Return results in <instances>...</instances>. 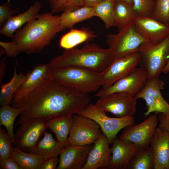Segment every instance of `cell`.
<instances>
[{
    "instance_id": "6da1fadb",
    "label": "cell",
    "mask_w": 169,
    "mask_h": 169,
    "mask_svg": "<svg viewBox=\"0 0 169 169\" xmlns=\"http://www.w3.org/2000/svg\"><path fill=\"white\" fill-rule=\"evenodd\" d=\"M89 94L80 93L51 79L37 88L15 104L23 111L15 123L39 118L47 121L63 116H72L90 103Z\"/></svg>"
},
{
    "instance_id": "7a4b0ae2",
    "label": "cell",
    "mask_w": 169,
    "mask_h": 169,
    "mask_svg": "<svg viewBox=\"0 0 169 169\" xmlns=\"http://www.w3.org/2000/svg\"><path fill=\"white\" fill-rule=\"evenodd\" d=\"M65 29L60 24V16L51 12L40 14L13 34L12 39L18 45L17 55L23 52L28 54L40 53L51 44L58 33Z\"/></svg>"
},
{
    "instance_id": "3957f363",
    "label": "cell",
    "mask_w": 169,
    "mask_h": 169,
    "mask_svg": "<svg viewBox=\"0 0 169 169\" xmlns=\"http://www.w3.org/2000/svg\"><path fill=\"white\" fill-rule=\"evenodd\" d=\"M115 58L109 48L104 49L89 43L80 48L66 50L51 59L48 64L51 68L74 67L101 72Z\"/></svg>"
},
{
    "instance_id": "277c9868",
    "label": "cell",
    "mask_w": 169,
    "mask_h": 169,
    "mask_svg": "<svg viewBox=\"0 0 169 169\" xmlns=\"http://www.w3.org/2000/svg\"><path fill=\"white\" fill-rule=\"evenodd\" d=\"M51 79L85 94L96 92L101 86L100 72L74 68H51Z\"/></svg>"
},
{
    "instance_id": "5b68a950",
    "label": "cell",
    "mask_w": 169,
    "mask_h": 169,
    "mask_svg": "<svg viewBox=\"0 0 169 169\" xmlns=\"http://www.w3.org/2000/svg\"><path fill=\"white\" fill-rule=\"evenodd\" d=\"M140 64L149 78L158 77L169 60V35L158 44L146 40L138 52Z\"/></svg>"
},
{
    "instance_id": "8992f818",
    "label": "cell",
    "mask_w": 169,
    "mask_h": 169,
    "mask_svg": "<svg viewBox=\"0 0 169 169\" xmlns=\"http://www.w3.org/2000/svg\"><path fill=\"white\" fill-rule=\"evenodd\" d=\"M146 40L136 30L132 22L118 33H110L107 36L108 48L115 58L138 52L141 44Z\"/></svg>"
},
{
    "instance_id": "52a82bcc",
    "label": "cell",
    "mask_w": 169,
    "mask_h": 169,
    "mask_svg": "<svg viewBox=\"0 0 169 169\" xmlns=\"http://www.w3.org/2000/svg\"><path fill=\"white\" fill-rule=\"evenodd\" d=\"M94 104L90 103L76 114L90 118L100 125L102 132L107 137L110 144L113 143L119 132L125 127L134 124L133 116L111 117Z\"/></svg>"
},
{
    "instance_id": "ba28073f",
    "label": "cell",
    "mask_w": 169,
    "mask_h": 169,
    "mask_svg": "<svg viewBox=\"0 0 169 169\" xmlns=\"http://www.w3.org/2000/svg\"><path fill=\"white\" fill-rule=\"evenodd\" d=\"M72 117L73 124L68 138L69 145L94 144L102 133L99 124L90 118L76 114Z\"/></svg>"
},
{
    "instance_id": "9c48e42d",
    "label": "cell",
    "mask_w": 169,
    "mask_h": 169,
    "mask_svg": "<svg viewBox=\"0 0 169 169\" xmlns=\"http://www.w3.org/2000/svg\"><path fill=\"white\" fill-rule=\"evenodd\" d=\"M148 78L143 68L141 66L137 67L128 75L110 86L102 88L95 96L99 98L112 93L122 92L135 97L144 87Z\"/></svg>"
},
{
    "instance_id": "30bf717a",
    "label": "cell",
    "mask_w": 169,
    "mask_h": 169,
    "mask_svg": "<svg viewBox=\"0 0 169 169\" xmlns=\"http://www.w3.org/2000/svg\"><path fill=\"white\" fill-rule=\"evenodd\" d=\"M137 99L122 92L116 93L99 97L95 105L117 117L133 116L136 111Z\"/></svg>"
},
{
    "instance_id": "8fae6325",
    "label": "cell",
    "mask_w": 169,
    "mask_h": 169,
    "mask_svg": "<svg viewBox=\"0 0 169 169\" xmlns=\"http://www.w3.org/2000/svg\"><path fill=\"white\" fill-rule=\"evenodd\" d=\"M164 84L158 77L148 78L142 90L135 97L142 98L146 102L147 110L144 115L146 116L152 113H169V104L162 96L161 90Z\"/></svg>"
},
{
    "instance_id": "7c38bea8",
    "label": "cell",
    "mask_w": 169,
    "mask_h": 169,
    "mask_svg": "<svg viewBox=\"0 0 169 169\" xmlns=\"http://www.w3.org/2000/svg\"><path fill=\"white\" fill-rule=\"evenodd\" d=\"M140 62L138 52L115 58L109 65L100 72L101 86L104 88L110 86L131 73L137 67Z\"/></svg>"
},
{
    "instance_id": "4fadbf2b",
    "label": "cell",
    "mask_w": 169,
    "mask_h": 169,
    "mask_svg": "<svg viewBox=\"0 0 169 169\" xmlns=\"http://www.w3.org/2000/svg\"><path fill=\"white\" fill-rule=\"evenodd\" d=\"M16 132L15 146L27 152L38 143L48 128L46 121L39 118L26 120L22 122Z\"/></svg>"
},
{
    "instance_id": "5bb4252c",
    "label": "cell",
    "mask_w": 169,
    "mask_h": 169,
    "mask_svg": "<svg viewBox=\"0 0 169 169\" xmlns=\"http://www.w3.org/2000/svg\"><path fill=\"white\" fill-rule=\"evenodd\" d=\"M158 124V116L156 114L150 115L138 125L134 124L124 128L120 139L139 147L149 146Z\"/></svg>"
},
{
    "instance_id": "9a60e30c",
    "label": "cell",
    "mask_w": 169,
    "mask_h": 169,
    "mask_svg": "<svg viewBox=\"0 0 169 169\" xmlns=\"http://www.w3.org/2000/svg\"><path fill=\"white\" fill-rule=\"evenodd\" d=\"M26 76L14 94L13 106L40 85L51 79V68L48 64L36 65Z\"/></svg>"
},
{
    "instance_id": "2e32d148",
    "label": "cell",
    "mask_w": 169,
    "mask_h": 169,
    "mask_svg": "<svg viewBox=\"0 0 169 169\" xmlns=\"http://www.w3.org/2000/svg\"><path fill=\"white\" fill-rule=\"evenodd\" d=\"M132 22L138 32L152 43H160L169 35V24L159 22L151 16L136 17Z\"/></svg>"
},
{
    "instance_id": "e0dca14e",
    "label": "cell",
    "mask_w": 169,
    "mask_h": 169,
    "mask_svg": "<svg viewBox=\"0 0 169 169\" xmlns=\"http://www.w3.org/2000/svg\"><path fill=\"white\" fill-rule=\"evenodd\" d=\"M93 144L69 145L63 149L59 155L57 169H83Z\"/></svg>"
},
{
    "instance_id": "ac0fdd59",
    "label": "cell",
    "mask_w": 169,
    "mask_h": 169,
    "mask_svg": "<svg viewBox=\"0 0 169 169\" xmlns=\"http://www.w3.org/2000/svg\"><path fill=\"white\" fill-rule=\"evenodd\" d=\"M108 139L102 132L94 143L83 169L109 168L111 153Z\"/></svg>"
},
{
    "instance_id": "d6986e66",
    "label": "cell",
    "mask_w": 169,
    "mask_h": 169,
    "mask_svg": "<svg viewBox=\"0 0 169 169\" xmlns=\"http://www.w3.org/2000/svg\"><path fill=\"white\" fill-rule=\"evenodd\" d=\"M154 153V169H169V134L157 127L150 145Z\"/></svg>"
},
{
    "instance_id": "ffe728a7",
    "label": "cell",
    "mask_w": 169,
    "mask_h": 169,
    "mask_svg": "<svg viewBox=\"0 0 169 169\" xmlns=\"http://www.w3.org/2000/svg\"><path fill=\"white\" fill-rule=\"evenodd\" d=\"M112 144L109 169H127L131 159L139 146L131 142L122 141L117 137Z\"/></svg>"
},
{
    "instance_id": "44dd1931",
    "label": "cell",
    "mask_w": 169,
    "mask_h": 169,
    "mask_svg": "<svg viewBox=\"0 0 169 169\" xmlns=\"http://www.w3.org/2000/svg\"><path fill=\"white\" fill-rule=\"evenodd\" d=\"M42 7L41 3L36 1L25 12L13 16L6 20L0 27V34L12 39L13 33L24 24L37 18Z\"/></svg>"
},
{
    "instance_id": "7402d4cb",
    "label": "cell",
    "mask_w": 169,
    "mask_h": 169,
    "mask_svg": "<svg viewBox=\"0 0 169 169\" xmlns=\"http://www.w3.org/2000/svg\"><path fill=\"white\" fill-rule=\"evenodd\" d=\"M48 128L55 135L57 141L64 148L69 145L68 136L73 124L72 116H63L46 121Z\"/></svg>"
},
{
    "instance_id": "603a6c76",
    "label": "cell",
    "mask_w": 169,
    "mask_h": 169,
    "mask_svg": "<svg viewBox=\"0 0 169 169\" xmlns=\"http://www.w3.org/2000/svg\"><path fill=\"white\" fill-rule=\"evenodd\" d=\"M97 36L94 31L87 28H72L61 38L59 46L68 50L75 48L83 43L90 41Z\"/></svg>"
},
{
    "instance_id": "cb8c5ba5",
    "label": "cell",
    "mask_w": 169,
    "mask_h": 169,
    "mask_svg": "<svg viewBox=\"0 0 169 169\" xmlns=\"http://www.w3.org/2000/svg\"><path fill=\"white\" fill-rule=\"evenodd\" d=\"M44 136L29 151L49 158L57 156L63 149L59 143L54 138L52 134L45 131Z\"/></svg>"
},
{
    "instance_id": "d4e9b609",
    "label": "cell",
    "mask_w": 169,
    "mask_h": 169,
    "mask_svg": "<svg viewBox=\"0 0 169 169\" xmlns=\"http://www.w3.org/2000/svg\"><path fill=\"white\" fill-rule=\"evenodd\" d=\"M10 156L17 162L21 169H40L42 163L49 158L34 153H28L13 146Z\"/></svg>"
},
{
    "instance_id": "484cf974",
    "label": "cell",
    "mask_w": 169,
    "mask_h": 169,
    "mask_svg": "<svg viewBox=\"0 0 169 169\" xmlns=\"http://www.w3.org/2000/svg\"><path fill=\"white\" fill-rule=\"evenodd\" d=\"M95 17L94 7L84 6L76 10L68 11L60 16L61 25L64 28H71L77 23Z\"/></svg>"
},
{
    "instance_id": "4316f807",
    "label": "cell",
    "mask_w": 169,
    "mask_h": 169,
    "mask_svg": "<svg viewBox=\"0 0 169 169\" xmlns=\"http://www.w3.org/2000/svg\"><path fill=\"white\" fill-rule=\"evenodd\" d=\"M154 162L151 146L139 147L131 159L127 169H154Z\"/></svg>"
},
{
    "instance_id": "83f0119b",
    "label": "cell",
    "mask_w": 169,
    "mask_h": 169,
    "mask_svg": "<svg viewBox=\"0 0 169 169\" xmlns=\"http://www.w3.org/2000/svg\"><path fill=\"white\" fill-rule=\"evenodd\" d=\"M17 61L14 67L13 76L7 83L1 86L0 105L1 106L9 105L13 95L26 76L22 72L18 73L17 72Z\"/></svg>"
},
{
    "instance_id": "f1b7e54d",
    "label": "cell",
    "mask_w": 169,
    "mask_h": 169,
    "mask_svg": "<svg viewBox=\"0 0 169 169\" xmlns=\"http://www.w3.org/2000/svg\"><path fill=\"white\" fill-rule=\"evenodd\" d=\"M132 6L125 2L115 0L114 26L117 27L120 30L137 17Z\"/></svg>"
},
{
    "instance_id": "f546056e",
    "label": "cell",
    "mask_w": 169,
    "mask_h": 169,
    "mask_svg": "<svg viewBox=\"0 0 169 169\" xmlns=\"http://www.w3.org/2000/svg\"><path fill=\"white\" fill-rule=\"evenodd\" d=\"M23 110V107H12L9 105L1 106L0 108V126L3 125L6 128L11 138L13 145L15 146L14 123L17 117Z\"/></svg>"
},
{
    "instance_id": "4dcf8cb0",
    "label": "cell",
    "mask_w": 169,
    "mask_h": 169,
    "mask_svg": "<svg viewBox=\"0 0 169 169\" xmlns=\"http://www.w3.org/2000/svg\"><path fill=\"white\" fill-rule=\"evenodd\" d=\"M115 0H103L94 7L95 17L100 18L106 28L114 26Z\"/></svg>"
},
{
    "instance_id": "1f68e13d",
    "label": "cell",
    "mask_w": 169,
    "mask_h": 169,
    "mask_svg": "<svg viewBox=\"0 0 169 169\" xmlns=\"http://www.w3.org/2000/svg\"><path fill=\"white\" fill-rule=\"evenodd\" d=\"M53 14L76 10L84 6V0H46Z\"/></svg>"
},
{
    "instance_id": "d6a6232c",
    "label": "cell",
    "mask_w": 169,
    "mask_h": 169,
    "mask_svg": "<svg viewBox=\"0 0 169 169\" xmlns=\"http://www.w3.org/2000/svg\"><path fill=\"white\" fill-rule=\"evenodd\" d=\"M150 16L159 22L169 24V0H155Z\"/></svg>"
},
{
    "instance_id": "836d02e7",
    "label": "cell",
    "mask_w": 169,
    "mask_h": 169,
    "mask_svg": "<svg viewBox=\"0 0 169 169\" xmlns=\"http://www.w3.org/2000/svg\"><path fill=\"white\" fill-rule=\"evenodd\" d=\"M155 0H132V8L137 17L150 16Z\"/></svg>"
},
{
    "instance_id": "e575fe53",
    "label": "cell",
    "mask_w": 169,
    "mask_h": 169,
    "mask_svg": "<svg viewBox=\"0 0 169 169\" xmlns=\"http://www.w3.org/2000/svg\"><path fill=\"white\" fill-rule=\"evenodd\" d=\"M12 144V139L9 134L0 126V159L10 156Z\"/></svg>"
},
{
    "instance_id": "d590c367",
    "label": "cell",
    "mask_w": 169,
    "mask_h": 169,
    "mask_svg": "<svg viewBox=\"0 0 169 169\" xmlns=\"http://www.w3.org/2000/svg\"><path fill=\"white\" fill-rule=\"evenodd\" d=\"M21 11L19 8L13 9L10 0L0 6V26L3 25L4 22L8 18L15 15Z\"/></svg>"
},
{
    "instance_id": "8d00e7d4",
    "label": "cell",
    "mask_w": 169,
    "mask_h": 169,
    "mask_svg": "<svg viewBox=\"0 0 169 169\" xmlns=\"http://www.w3.org/2000/svg\"><path fill=\"white\" fill-rule=\"evenodd\" d=\"M0 46L5 50L6 55L9 57H16L18 50V45L15 41L4 42L0 41Z\"/></svg>"
},
{
    "instance_id": "74e56055",
    "label": "cell",
    "mask_w": 169,
    "mask_h": 169,
    "mask_svg": "<svg viewBox=\"0 0 169 169\" xmlns=\"http://www.w3.org/2000/svg\"><path fill=\"white\" fill-rule=\"evenodd\" d=\"M0 169H21L17 162L12 157L0 159Z\"/></svg>"
},
{
    "instance_id": "f35d334b",
    "label": "cell",
    "mask_w": 169,
    "mask_h": 169,
    "mask_svg": "<svg viewBox=\"0 0 169 169\" xmlns=\"http://www.w3.org/2000/svg\"><path fill=\"white\" fill-rule=\"evenodd\" d=\"M158 116V127L169 134V113H160Z\"/></svg>"
},
{
    "instance_id": "ab89813d",
    "label": "cell",
    "mask_w": 169,
    "mask_h": 169,
    "mask_svg": "<svg viewBox=\"0 0 169 169\" xmlns=\"http://www.w3.org/2000/svg\"><path fill=\"white\" fill-rule=\"evenodd\" d=\"M59 159L57 156L49 158L42 164L40 169H56L59 164Z\"/></svg>"
},
{
    "instance_id": "60d3db41",
    "label": "cell",
    "mask_w": 169,
    "mask_h": 169,
    "mask_svg": "<svg viewBox=\"0 0 169 169\" xmlns=\"http://www.w3.org/2000/svg\"><path fill=\"white\" fill-rule=\"evenodd\" d=\"M6 57H3L0 62V86L2 85V80L4 76L6 69L5 64Z\"/></svg>"
},
{
    "instance_id": "b9f144b4",
    "label": "cell",
    "mask_w": 169,
    "mask_h": 169,
    "mask_svg": "<svg viewBox=\"0 0 169 169\" xmlns=\"http://www.w3.org/2000/svg\"><path fill=\"white\" fill-rule=\"evenodd\" d=\"M103 0H84V6L94 7Z\"/></svg>"
},
{
    "instance_id": "7bdbcfd3",
    "label": "cell",
    "mask_w": 169,
    "mask_h": 169,
    "mask_svg": "<svg viewBox=\"0 0 169 169\" xmlns=\"http://www.w3.org/2000/svg\"><path fill=\"white\" fill-rule=\"evenodd\" d=\"M169 72V60L165 66L164 68L163 69L162 72L164 73H167Z\"/></svg>"
},
{
    "instance_id": "ee69618b",
    "label": "cell",
    "mask_w": 169,
    "mask_h": 169,
    "mask_svg": "<svg viewBox=\"0 0 169 169\" xmlns=\"http://www.w3.org/2000/svg\"><path fill=\"white\" fill-rule=\"evenodd\" d=\"M0 55L2 56L3 54L6 53L5 49L1 46H0Z\"/></svg>"
},
{
    "instance_id": "f6af8a7d",
    "label": "cell",
    "mask_w": 169,
    "mask_h": 169,
    "mask_svg": "<svg viewBox=\"0 0 169 169\" xmlns=\"http://www.w3.org/2000/svg\"><path fill=\"white\" fill-rule=\"evenodd\" d=\"M123 1L132 5V0H118Z\"/></svg>"
}]
</instances>
